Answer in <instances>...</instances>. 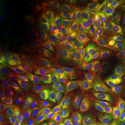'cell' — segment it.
Instances as JSON below:
<instances>
[{
  "label": "cell",
  "instance_id": "6da1fadb",
  "mask_svg": "<svg viewBox=\"0 0 125 125\" xmlns=\"http://www.w3.org/2000/svg\"><path fill=\"white\" fill-rule=\"evenodd\" d=\"M76 110L99 121L114 125L112 111L89 94L83 92L71 102Z\"/></svg>",
  "mask_w": 125,
  "mask_h": 125
},
{
  "label": "cell",
  "instance_id": "7a4b0ae2",
  "mask_svg": "<svg viewBox=\"0 0 125 125\" xmlns=\"http://www.w3.org/2000/svg\"><path fill=\"white\" fill-rule=\"evenodd\" d=\"M113 105L112 120L114 125H125V89L112 88L110 95Z\"/></svg>",
  "mask_w": 125,
  "mask_h": 125
},
{
  "label": "cell",
  "instance_id": "3957f363",
  "mask_svg": "<svg viewBox=\"0 0 125 125\" xmlns=\"http://www.w3.org/2000/svg\"><path fill=\"white\" fill-rule=\"evenodd\" d=\"M122 9L117 2L113 0H101L94 12L92 20L106 21L118 17Z\"/></svg>",
  "mask_w": 125,
  "mask_h": 125
},
{
  "label": "cell",
  "instance_id": "277c9868",
  "mask_svg": "<svg viewBox=\"0 0 125 125\" xmlns=\"http://www.w3.org/2000/svg\"><path fill=\"white\" fill-rule=\"evenodd\" d=\"M64 117L70 125H113L99 121L73 108Z\"/></svg>",
  "mask_w": 125,
  "mask_h": 125
},
{
  "label": "cell",
  "instance_id": "5b68a950",
  "mask_svg": "<svg viewBox=\"0 0 125 125\" xmlns=\"http://www.w3.org/2000/svg\"><path fill=\"white\" fill-rule=\"evenodd\" d=\"M77 72L78 76L85 82L95 83L99 71L94 64L79 60L76 62Z\"/></svg>",
  "mask_w": 125,
  "mask_h": 125
},
{
  "label": "cell",
  "instance_id": "8992f818",
  "mask_svg": "<svg viewBox=\"0 0 125 125\" xmlns=\"http://www.w3.org/2000/svg\"><path fill=\"white\" fill-rule=\"evenodd\" d=\"M83 92H85L96 99L105 106L113 111V105L110 100L103 89L94 83H89L84 81Z\"/></svg>",
  "mask_w": 125,
  "mask_h": 125
},
{
  "label": "cell",
  "instance_id": "52a82bcc",
  "mask_svg": "<svg viewBox=\"0 0 125 125\" xmlns=\"http://www.w3.org/2000/svg\"><path fill=\"white\" fill-rule=\"evenodd\" d=\"M76 47H94L101 49L98 41L91 31L89 25H86L76 40Z\"/></svg>",
  "mask_w": 125,
  "mask_h": 125
},
{
  "label": "cell",
  "instance_id": "ba28073f",
  "mask_svg": "<svg viewBox=\"0 0 125 125\" xmlns=\"http://www.w3.org/2000/svg\"><path fill=\"white\" fill-rule=\"evenodd\" d=\"M91 31L101 45L105 42L108 41V26L106 21L98 20L91 21L89 24Z\"/></svg>",
  "mask_w": 125,
  "mask_h": 125
},
{
  "label": "cell",
  "instance_id": "9c48e42d",
  "mask_svg": "<svg viewBox=\"0 0 125 125\" xmlns=\"http://www.w3.org/2000/svg\"><path fill=\"white\" fill-rule=\"evenodd\" d=\"M72 49L83 61L91 63L98 62L101 49L94 47H75Z\"/></svg>",
  "mask_w": 125,
  "mask_h": 125
},
{
  "label": "cell",
  "instance_id": "30bf717a",
  "mask_svg": "<svg viewBox=\"0 0 125 125\" xmlns=\"http://www.w3.org/2000/svg\"><path fill=\"white\" fill-rule=\"evenodd\" d=\"M65 81L58 76H55L47 79L43 87L44 91L41 99H48L56 94Z\"/></svg>",
  "mask_w": 125,
  "mask_h": 125
},
{
  "label": "cell",
  "instance_id": "8fae6325",
  "mask_svg": "<svg viewBox=\"0 0 125 125\" xmlns=\"http://www.w3.org/2000/svg\"><path fill=\"white\" fill-rule=\"evenodd\" d=\"M31 59L37 65L44 64L50 58L49 48H47L45 45L37 43L31 50Z\"/></svg>",
  "mask_w": 125,
  "mask_h": 125
},
{
  "label": "cell",
  "instance_id": "7c38bea8",
  "mask_svg": "<svg viewBox=\"0 0 125 125\" xmlns=\"http://www.w3.org/2000/svg\"><path fill=\"white\" fill-rule=\"evenodd\" d=\"M78 75L76 63L73 60H70L62 64L57 76L64 80L71 81Z\"/></svg>",
  "mask_w": 125,
  "mask_h": 125
},
{
  "label": "cell",
  "instance_id": "4fadbf2b",
  "mask_svg": "<svg viewBox=\"0 0 125 125\" xmlns=\"http://www.w3.org/2000/svg\"><path fill=\"white\" fill-rule=\"evenodd\" d=\"M41 68L32 72L28 77L27 86L30 89H39L43 87L47 80Z\"/></svg>",
  "mask_w": 125,
  "mask_h": 125
},
{
  "label": "cell",
  "instance_id": "5bb4252c",
  "mask_svg": "<svg viewBox=\"0 0 125 125\" xmlns=\"http://www.w3.org/2000/svg\"><path fill=\"white\" fill-rule=\"evenodd\" d=\"M114 78V76L110 73L100 71H99L97 78L94 83L98 85L105 93H107L110 95L112 92L111 83Z\"/></svg>",
  "mask_w": 125,
  "mask_h": 125
},
{
  "label": "cell",
  "instance_id": "9a60e30c",
  "mask_svg": "<svg viewBox=\"0 0 125 125\" xmlns=\"http://www.w3.org/2000/svg\"><path fill=\"white\" fill-rule=\"evenodd\" d=\"M122 34L121 31L117 28H113L110 30L108 35V44L109 47L113 52L121 50L122 46Z\"/></svg>",
  "mask_w": 125,
  "mask_h": 125
},
{
  "label": "cell",
  "instance_id": "2e32d148",
  "mask_svg": "<svg viewBox=\"0 0 125 125\" xmlns=\"http://www.w3.org/2000/svg\"><path fill=\"white\" fill-rule=\"evenodd\" d=\"M32 59L28 58L23 59L17 72V80L21 82L29 77L32 72Z\"/></svg>",
  "mask_w": 125,
  "mask_h": 125
},
{
  "label": "cell",
  "instance_id": "e0dca14e",
  "mask_svg": "<svg viewBox=\"0 0 125 125\" xmlns=\"http://www.w3.org/2000/svg\"><path fill=\"white\" fill-rule=\"evenodd\" d=\"M17 89L14 86H10L5 90L0 95V107L7 110L15 98Z\"/></svg>",
  "mask_w": 125,
  "mask_h": 125
},
{
  "label": "cell",
  "instance_id": "ac0fdd59",
  "mask_svg": "<svg viewBox=\"0 0 125 125\" xmlns=\"http://www.w3.org/2000/svg\"><path fill=\"white\" fill-rule=\"evenodd\" d=\"M101 0H84L82 1V9L81 11L82 19L92 21L94 12L100 3Z\"/></svg>",
  "mask_w": 125,
  "mask_h": 125
},
{
  "label": "cell",
  "instance_id": "d6986e66",
  "mask_svg": "<svg viewBox=\"0 0 125 125\" xmlns=\"http://www.w3.org/2000/svg\"><path fill=\"white\" fill-rule=\"evenodd\" d=\"M70 103L71 102L61 103L46 101L44 107L52 111L58 113L60 115L64 116L72 109Z\"/></svg>",
  "mask_w": 125,
  "mask_h": 125
},
{
  "label": "cell",
  "instance_id": "ffe728a7",
  "mask_svg": "<svg viewBox=\"0 0 125 125\" xmlns=\"http://www.w3.org/2000/svg\"><path fill=\"white\" fill-rule=\"evenodd\" d=\"M15 45L20 50L27 51L31 48L33 41L30 36L27 33L19 32Z\"/></svg>",
  "mask_w": 125,
  "mask_h": 125
},
{
  "label": "cell",
  "instance_id": "44dd1931",
  "mask_svg": "<svg viewBox=\"0 0 125 125\" xmlns=\"http://www.w3.org/2000/svg\"><path fill=\"white\" fill-rule=\"evenodd\" d=\"M46 78H51L57 76L60 68L50 58L43 64L41 68Z\"/></svg>",
  "mask_w": 125,
  "mask_h": 125
},
{
  "label": "cell",
  "instance_id": "7402d4cb",
  "mask_svg": "<svg viewBox=\"0 0 125 125\" xmlns=\"http://www.w3.org/2000/svg\"><path fill=\"white\" fill-rule=\"evenodd\" d=\"M76 23V22L73 21L71 18H69L68 20L60 23L57 28L52 31L56 37V40L61 36L66 35L68 32Z\"/></svg>",
  "mask_w": 125,
  "mask_h": 125
},
{
  "label": "cell",
  "instance_id": "603a6c76",
  "mask_svg": "<svg viewBox=\"0 0 125 125\" xmlns=\"http://www.w3.org/2000/svg\"><path fill=\"white\" fill-rule=\"evenodd\" d=\"M101 52L99 62L102 64H106L115 57V53L110 50L108 44V41L105 42L101 46Z\"/></svg>",
  "mask_w": 125,
  "mask_h": 125
},
{
  "label": "cell",
  "instance_id": "cb8c5ba5",
  "mask_svg": "<svg viewBox=\"0 0 125 125\" xmlns=\"http://www.w3.org/2000/svg\"><path fill=\"white\" fill-rule=\"evenodd\" d=\"M44 107L45 108L47 117L52 125H70L64 116Z\"/></svg>",
  "mask_w": 125,
  "mask_h": 125
},
{
  "label": "cell",
  "instance_id": "d4e9b609",
  "mask_svg": "<svg viewBox=\"0 0 125 125\" xmlns=\"http://www.w3.org/2000/svg\"><path fill=\"white\" fill-rule=\"evenodd\" d=\"M100 71L107 72L112 74L116 79L122 75L125 71V66L122 64H120L115 67H112L104 65L99 68Z\"/></svg>",
  "mask_w": 125,
  "mask_h": 125
},
{
  "label": "cell",
  "instance_id": "484cf974",
  "mask_svg": "<svg viewBox=\"0 0 125 125\" xmlns=\"http://www.w3.org/2000/svg\"><path fill=\"white\" fill-rule=\"evenodd\" d=\"M0 23H1L4 28L6 32L9 40V45L15 44L16 40L18 36L19 31L13 29L12 27H10L7 22L3 20H0Z\"/></svg>",
  "mask_w": 125,
  "mask_h": 125
},
{
  "label": "cell",
  "instance_id": "4316f807",
  "mask_svg": "<svg viewBox=\"0 0 125 125\" xmlns=\"http://www.w3.org/2000/svg\"><path fill=\"white\" fill-rule=\"evenodd\" d=\"M50 46L51 47L58 50L69 49L70 41L67 35L60 37Z\"/></svg>",
  "mask_w": 125,
  "mask_h": 125
},
{
  "label": "cell",
  "instance_id": "83f0119b",
  "mask_svg": "<svg viewBox=\"0 0 125 125\" xmlns=\"http://www.w3.org/2000/svg\"><path fill=\"white\" fill-rule=\"evenodd\" d=\"M0 17L2 18V20L6 21L7 19H9L10 16L12 0H0Z\"/></svg>",
  "mask_w": 125,
  "mask_h": 125
},
{
  "label": "cell",
  "instance_id": "f1b7e54d",
  "mask_svg": "<svg viewBox=\"0 0 125 125\" xmlns=\"http://www.w3.org/2000/svg\"><path fill=\"white\" fill-rule=\"evenodd\" d=\"M10 58L18 69V66L21 63L23 60V53L16 46H14L11 50L10 54Z\"/></svg>",
  "mask_w": 125,
  "mask_h": 125
},
{
  "label": "cell",
  "instance_id": "f546056e",
  "mask_svg": "<svg viewBox=\"0 0 125 125\" xmlns=\"http://www.w3.org/2000/svg\"><path fill=\"white\" fill-rule=\"evenodd\" d=\"M70 81L72 83V91L73 92L78 94L83 92L84 81L80 76H76Z\"/></svg>",
  "mask_w": 125,
  "mask_h": 125
},
{
  "label": "cell",
  "instance_id": "4dcf8cb0",
  "mask_svg": "<svg viewBox=\"0 0 125 125\" xmlns=\"http://www.w3.org/2000/svg\"><path fill=\"white\" fill-rule=\"evenodd\" d=\"M60 59L62 64L73 59L76 57V55L71 50H58Z\"/></svg>",
  "mask_w": 125,
  "mask_h": 125
},
{
  "label": "cell",
  "instance_id": "1f68e13d",
  "mask_svg": "<svg viewBox=\"0 0 125 125\" xmlns=\"http://www.w3.org/2000/svg\"><path fill=\"white\" fill-rule=\"evenodd\" d=\"M36 125H45L46 122V112L44 107L40 108H35Z\"/></svg>",
  "mask_w": 125,
  "mask_h": 125
},
{
  "label": "cell",
  "instance_id": "d6a6232c",
  "mask_svg": "<svg viewBox=\"0 0 125 125\" xmlns=\"http://www.w3.org/2000/svg\"><path fill=\"white\" fill-rule=\"evenodd\" d=\"M7 120L9 125H17L20 120L19 117L13 110L12 106H10L7 111Z\"/></svg>",
  "mask_w": 125,
  "mask_h": 125
},
{
  "label": "cell",
  "instance_id": "836d02e7",
  "mask_svg": "<svg viewBox=\"0 0 125 125\" xmlns=\"http://www.w3.org/2000/svg\"><path fill=\"white\" fill-rule=\"evenodd\" d=\"M17 69L14 62L12 60L9 61L6 71V80L7 82H9L11 80L16 73Z\"/></svg>",
  "mask_w": 125,
  "mask_h": 125
},
{
  "label": "cell",
  "instance_id": "e575fe53",
  "mask_svg": "<svg viewBox=\"0 0 125 125\" xmlns=\"http://www.w3.org/2000/svg\"><path fill=\"white\" fill-rule=\"evenodd\" d=\"M9 45L8 36L2 24L0 23V47H2Z\"/></svg>",
  "mask_w": 125,
  "mask_h": 125
},
{
  "label": "cell",
  "instance_id": "d590c367",
  "mask_svg": "<svg viewBox=\"0 0 125 125\" xmlns=\"http://www.w3.org/2000/svg\"><path fill=\"white\" fill-rule=\"evenodd\" d=\"M50 58L51 59L59 68L61 67L62 63L60 59L58 50L52 47L49 48Z\"/></svg>",
  "mask_w": 125,
  "mask_h": 125
},
{
  "label": "cell",
  "instance_id": "8d00e7d4",
  "mask_svg": "<svg viewBox=\"0 0 125 125\" xmlns=\"http://www.w3.org/2000/svg\"><path fill=\"white\" fill-rule=\"evenodd\" d=\"M111 87L116 89H125V71L121 77L113 80Z\"/></svg>",
  "mask_w": 125,
  "mask_h": 125
},
{
  "label": "cell",
  "instance_id": "74e56055",
  "mask_svg": "<svg viewBox=\"0 0 125 125\" xmlns=\"http://www.w3.org/2000/svg\"><path fill=\"white\" fill-rule=\"evenodd\" d=\"M12 107L14 111L20 118H21L27 113V110L25 107L18 102H15L13 103L12 105Z\"/></svg>",
  "mask_w": 125,
  "mask_h": 125
},
{
  "label": "cell",
  "instance_id": "f35d334b",
  "mask_svg": "<svg viewBox=\"0 0 125 125\" xmlns=\"http://www.w3.org/2000/svg\"><path fill=\"white\" fill-rule=\"evenodd\" d=\"M72 91V84L70 81H65L55 95H60Z\"/></svg>",
  "mask_w": 125,
  "mask_h": 125
},
{
  "label": "cell",
  "instance_id": "ab89813d",
  "mask_svg": "<svg viewBox=\"0 0 125 125\" xmlns=\"http://www.w3.org/2000/svg\"><path fill=\"white\" fill-rule=\"evenodd\" d=\"M9 26L12 27L15 30L19 31V32H24L27 31L26 27H25L23 25L18 22L17 21H11L10 20H8L7 21Z\"/></svg>",
  "mask_w": 125,
  "mask_h": 125
},
{
  "label": "cell",
  "instance_id": "60d3db41",
  "mask_svg": "<svg viewBox=\"0 0 125 125\" xmlns=\"http://www.w3.org/2000/svg\"><path fill=\"white\" fill-rule=\"evenodd\" d=\"M11 48L10 45H7L1 47L0 49V61H2L5 59L9 58L10 54Z\"/></svg>",
  "mask_w": 125,
  "mask_h": 125
},
{
  "label": "cell",
  "instance_id": "b9f144b4",
  "mask_svg": "<svg viewBox=\"0 0 125 125\" xmlns=\"http://www.w3.org/2000/svg\"><path fill=\"white\" fill-rule=\"evenodd\" d=\"M76 7V3L74 1H72L69 2L65 10V14L66 16L69 18H71L73 12L75 10Z\"/></svg>",
  "mask_w": 125,
  "mask_h": 125
},
{
  "label": "cell",
  "instance_id": "7bdbcfd3",
  "mask_svg": "<svg viewBox=\"0 0 125 125\" xmlns=\"http://www.w3.org/2000/svg\"><path fill=\"white\" fill-rule=\"evenodd\" d=\"M17 125H32L30 115L27 113L20 119Z\"/></svg>",
  "mask_w": 125,
  "mask_h": 125
},
{
  "label": "cell",
  "instance_id": "ee69618b",
  "mask_svg": "<svg viewBox=\"0 0 125 125\" xmlns=\"http://www.w3.org/2000/svg\"><path fill=\"white\" fill-rule=\"evenodd\" d=\"M56 40V37L54 35L53 33L52 32L47 36L45 37L42 40H40L43 44L45 45H52Z\"/></svg>",
  "mask_w": 125,
  "mask_h": 125
},
{
  "label": "cell",
  "instance_id": "f6af8a7d",
  "mask_svg": "<svg viewBox=\"0 0 125 125\" xmlns=\"http://www.w3.org/2000/svg\"><path fill=\"white\" fill-rule=\"evenodd\" d=\"M115 58L119 64L121 63L123 59L125 58V51L121 50L116 52Z\"/></svg>",
  "mask_w": 125,
  "mask_h": 125
},
{
  "label": "cell",
  "instance_id": "bcb514c9",
  "mask_svg": "<svg viewBox=\"0 0 125 125\" xmlns=\"http://www.w3.org/2000/svg\"><path fill=\"white\" fill-rule=\"evenodd\" d=\"M70 18H71L73 21L76 22L79 21L80 20L82 19V14L81 12L79 10H75L73 12L72 17Z\"/></svg>",
  "mask_w": 125,
  "mask_h": 125
},
{
  "label": "cell",
  "instance_id": "7dc6e473",
  "mask_svg": "<svg viewBox=\"0 0 125 125\" xmlns=\"http://www.w3.org/2000/svg\"><path fill=\"white\" fill-rule=\"evenodd\" d=\"M9 58H7L6 59L2 61L0 64V77H3L4 76L6 67L7 65V62H8Z\"/></svg>",
  "mask_w": 125,
  "mask_h": 125
},
{
  "label": "cell",
  "instance_id": "c3c4849f",
  "mask_svg": "<svg viewBox=\"0 0 125 125\" xmlns=\"http://www.w3.org/2000/svg\"><path fill=\"white\" fill-rule=\"evenodd\" d=\"M9 19L11 21H19L17 14L16 13L15 10L13 8H12V9H11L10 16Z\"/></svg>",
  "mask_w": 125,
  "mask_h": 125
},
{
  "label": "cell",
  "instance_id": "681fc988",
  "mask_svg": "<svg viewBox=\"0 0 125 125\" xmlns=\"http://www.w3.org/2000/svg\"><path fill=\"white\" fill-rule=\"evenodd\" d=\"M117 29L119 30L122 33L124 36H125V22L120 21L118 23Z\"/></svg>",
  "mask_w": 125,
  "mask_h": 125
},
{
  "label": "cell",
  "instance_id": "f907efd6",
  "mask_svg": "<svg viewBox=\"0 0 125 125\" xmlns=\"http://www.w3.org/2000/svg\"><path fill=\"white\" fill-rule=\"evenodd\" d=\"M119 64H120L116 60V59L115 58H113L111 61H110L108 62H107L106 64L107 66H108L110 67H115L117 66Z\"/></svg>",
  "mask_w": 125,
  "mask_h": 125
},
{
  "label": "cell",
  "instance_id": "816d5d0a",
  "mask_svg": "<svg viewBox=\"0 0 125 125\" xmlns=\"http://www.w3.org/2000/svg\"><path fill=\"white\" fill-rule=\"evenodd\" d=\"M118 18L120 21L125 22V9L122 10L121 13L118 15Z\"/></svg>",
  "mask_w": 125,
  "mask_h": 125
},
{
  "label": "cell",
  "instance_id": "f5cc1de1",
  "mask_svg": "<svg viewBox=\"0 0 125 125\" xmlns=\"http://www.w3.org/2000/svg\"><path fill=\"white\" fill-rule=\"evenodd\" d=\"M122 46V48L124 51H125V36H123V37Z\"/></svg>",
  "mask_w": 125,
  "mask_h": 125
},
{
  "label": "cell",
  "instance_id": "db71d44e",
  "mask_svg": "<svg viewBox=\"0 0 125 125\" xmlns=\"http://www.w3.org/2000/svg\"><path fill=\"white\" fill-rule=\"evenodd\" d=\"M45 125H52L48 119L47 120V121H46V124H45Z\"/></svg>",
  "mask_w": 125,
  "mask_h": 125
},
{
  "label": "cell",
  "instance_id": "11a10c76",
  "mask_svg": "<svg viewBox=\"0 0 125 125\" xmlns=\"http://www.w3.org/2000/svg\"><path fill=\"white\" fill-rule=\"evenodd\" d=\"M121 64H122L123 65H124L125 66V58L123 59V60H122V62H121Z\"/></svg>",
  "mask_w": 125,
  "mask_h": 125
}]
</instances>
